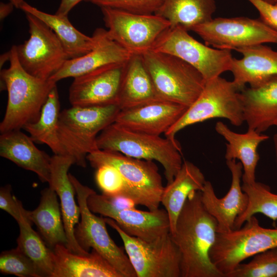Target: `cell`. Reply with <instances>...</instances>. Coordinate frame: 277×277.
Here are the masks:
<instances>
[{
  "instance_id": "4fadbf2b",
  "label": "cell",
  "mask_w": 277,
  "mask_h": 277,
  "mask_svg": "<svg viewBox=\"0 0 277 277\" xmlns=\"http://www.w3.org/2000/svg\"><path fill=\"white\" fill-rule=\"evenodd\" d=\"M191 31L200 36L206 45L219 49L231 50L267 43L277 44V31L261 19L217 17L193 27Z\"/></svg>"
},
{
  "instance_id": "9c48e42d",
  "label": "cell",
  "mask_w": 277,
  "mask_h": 277,
  "mask_svg": "<svg viewBox=\"0 0 277 277\" xmlns=\"http://www.w3.org/2000/svg\"><path fill=\"white\" fill-rule=\"evenodd\" d=\"M105 220L120 236L137 277H181V254L170 233L146 242L127 234L113 219Z\"/></svg>"
},
{
  "instance_id": "74e56055",
  "label": "cell",
  "mask_w": 277,
  "mask_h": 277,
  "mask_svg": "<svg viewBox=\"0 0 277 277\" xmlns=\"http://www.w3.org/2000/svg\"><path fill=\"white\" fill-rule=\"evenodd\" d=\"M100 8L109 7L126 12L140 14H155L163 0H87Z\"/></svg>"
},
{
  "instance_id": "f35d334b",
  "label": "cell",
  "mask_w": 277,
  "mask_h": 277,
  "mask_svg": "<svg viewBox=\"0 0 277 277\" xmlns=\"http://www.w3.org/2000/svg\"><path fill=\"white\" fill-rule=\"evenodd\" d=\"M0 208L11 215L17 222L21 220L26 211L22 203L12 195L10 185L1 188Z\"/></svg>"
},
{
  "instance_id": "8d00e7d4",
  "label": "cell",
  "mask_w": 277,
  "mask_h": 277,
  "mask_svg": "<svg viewBox=\"0 0 277 277\" xmlns=\"http://www.w3.org/2000/svg\"><path fill=\"white\" fill-rule=\"evenodd\" d=\"M90 210L94 213H99L105 217L111 212L135 208L136 202L125 196H108L94 192L87 200Z\"/></svg>"
},
{
  "instance_id": "ee69618b",
  "label": "cell",
  "mask_w": 277,
  "mask_h": 277,
  "mask_svg": "<svg viewBox=\"0 0 277 277\" xmlns=\"http://www.w3.org/2000/svg\"><path fill=\"white\" fill-rule=\"evenodd\" d=\"M9 1L12 3L16 8L21 9V6L25 2L24 0H9Z\"/></svg>"
},
{
  "instance_id": "e575fe53",
  "label": "cell",
  "mask_w": 277,
  "mask_h": 277,
  "mask_svg": "<svg viewBox=\"0 0 277 277\" xmlns=\"http://www.w3.org/2000/svg\"><path fill=\"white\" fill-rule=\"evenodd\" d=\"M225 277H277V247L253 256L247 263H241Z\"/></svg>"
},
{
  "instance_id": "7bdbcfd3",
  "label": "cell",
  "mask_w": 277,
  "mask_h": 277,
  "mask_svg": "<svg viewBox=\"0 0 277 277\" xmlns=\"http://www.w3.org/2000/svg\"><path fill=\"white\" fill-rule=\"evenodd\" d=\"M9 58H10V51H9L1 55V62H0L1 68H2V66H3V65L6 62V61H9Z\"/></svg>"
},
{
  "instance_id": "cb8c5ba5",
  "label": "cell",
  "mask_w": 277,
  "mask_h": 277,
  "mask_svg": "<svg viewBox=\"0 0 277 277\" xmlns=\"http://www.w3.org/2000/svg\"><path fill=\"white\" fill-rule=\"evenodd\" d=\"M215 130L227 142L225 154L226 161L238 160L242 163L243 183L251 184L255 182V170L260 160L258 148L261 143L269 138V136L249 128L245 133H237L221 121L215 124Z\"/></svg>"
},
{
  "instance_id": "f546056e",
  "label": "cell",
  "mask_w": 277,
  "mask_h": 277,
  "mask_svg": "<svg viewBox=\"0 0 277 277\" xmlns=\"http://www.w3.org/2000/svg\"><path fill=\"white\" fill-rule=\"evenodd\" d=\"M216 9L215 0H163L155 13L167 19L171 26L188 31L211 21Z\"/></svg>"
},
{
  "instance_id": "f1b7e54d",
  "label": "cell",
  "mask_w": 277,
  "mask_h": 277,
  "mask_svg": "<svg viewBox=\"0 0 277 277\" xmlns=\"http://www.w3.org/2000/svg\"><path fill=\"white\" fill-rule=\"evenodd\" d=\"M21 9L37 17L55 33L61 42L69 59L83 55L94 47V36H88L76 29L69 21L68 15L51 14L25 2Z\"/></svg>"
},
{
  "instance_id": "4dcf8cb0",
  "label": "cell",
  "mask_w": 277,
  "mask_h": 277,
  "mask_svg": "<svg viewBox=\"0 0 277 277\" xmlns=\"http://www.w3.org/2000/svg\"><path fill=\"white\" fill-rule=\"evenodd\" d=\"M60 102L56 86L49 93L38 120L26 125L25 129L36 143L46 144L54 154L66 155L58 135Z\"/></svg>"
},
{
  "instance_id": "ac0fdd59",
  "label": "cell",
  "mask_w": 277,
  "mask_h": 277,
  "mask_svg": "<svg viewBox=\"0 0 277 277\" xmlns=\"http://www.w3.org/2000/svg\"><path fill=\"white\" fill-rule=\"evenodd\" d=\"M187 107L163 100L131 108L121 109L114 122L134 131L151 135L165 133Z\"/></svg>"
},
{
  "instance_id": "2e32d148",
  "label": "cell",
  "mask_w": 277,
  "mask_h": 277,
  "mask_svg": "<svg viewBox=\"0 0 277 277\" xmlns=\"http://www.w3.org/2000/svg\"><path fill=\"white\" fill-rule=\"evenodd\" d=\"M226 165L231 174V183L226 195L218 198L211 183L208 181L201 191L204 207L217 221L218 232L234 229L236 218L245 211L248 204V196L241 184L243 173L242 163L232 160L226 161Z\"/></svg>"
},
{
  "instance_id": "ffe728a7",
  "label": "cell",
  "mask_w": 277,
  "mask_h": 277,
  "mask_svg": "<svg viewBox=\"0 0 277 277\" xmlns=\"http://www.w3.org/2000/svg\"><path fill=\"white\" fill-rule=\"evenodd\" d=\"M240 96L248 128L263 133L277 127V74L245 88Z\"/></svg>"
},
{
  "instance_id": "8fae6325",
  "label": "cell",
  "mask_w": 277,
  "mask_h": 277,
  "mask_svg": "<svg viewBox=\"0 0 277 277\" xmlns=\"http://www.w3.org/2000/svg\"><path fill=\"white\" fill-rule=\"evenodd\" d=\"M108 36L132 55H142L152 49L170 22L156 14H140L101 7Z\"/></svg>"
},
{
  "instance_id": "7a4b0ae2",
  "label": "cell",
  "mask_w": 277,
  "mask_h": 277,
  "mask_svg": "<svg viewBox=\"0 0 277 277\" xmlns=\"http://www.w3.org/2000/svg\"><path fill=\"white\" fill-rule=\"evenodd\" d=\"M10 51L9 66L1 71V81L8 93V101L1 133L21 130L36 122L42 108L56 83L43 80L28 73L18 61L16 46Z\"/></svg>"
},
{
  "instance_id": "d6a6232c",
  "label": "cell",
  "mask_w": 277,
  "mask_h": 277,
  "mask_svg": "<svg viewBox=\"0 0 277 277\" xmlns=\"http://www.w3.org/2000/svg\"><path fill=\"white\" fill-rule=\"evenodd\" d=\"M242 188L248 196V204L245 211L236 218L234 229L241 228L246 221L258 213L271 219L275 225L277 194L272 192L269 186L256 181L251 184L243 183Z\"/></svg>"
},
{
  "instance_id": "d590c367",
  "label": "cell",
  "mask_w": 277,
  "mask_h": 277,
  "mask_svg": "<svg viewBox=\"0 0 277 277\" xmlns=\"http://www.w3.org/2000/svg\"><path fill=\"white\" fill-rule=\"evenodd\" d=\"M0 272L19 277H40L32 260L17 247L2 252Z\"/></svg>"
},
{
  "instance_id": "60d3db41",
  "label": "cell",
  "mask_w": 277,
  "mask_h": 277,
  "mask_svg": "<svg viewBox=\"0 0 277 277\" xmlns=\"http://www.w3.org/2000/svg\"><path fill=\"white\" fill-rule=\"evenodd\" d=\"M87 0H61L56 14L68 15L69 12L78 3Z\"/></svg>"
},
{
  "instance_id": "f6af8a7d",
  "label": "cell",
  "mask_w": 277,
  "mask_h": 277,
  "mask_svg": "<svg viewBox=\"0 0 277 277\" xmlns=\"http://www.w3.org/2000/svg\"><path fill=\"white\" fill-rule=\"evenodd\" d=\"M273 144H274L275 156V162H276V165L277 167V131L273 136Z\"/></svg>"
},
{
  "instance_id": "83f0119b",
  "label": "cell",
  "mask_w": 277,
  "mask_h": 277,
  "mask_svg": "<svg viewBox=\"0 0 277 277\" xmlns=\"http://www.w3.org/2000/svg\"><path fill=\"white\" fill-rule=\"evenodd\" d=\"M26 216L35 224L47 246L52 250L57 245H67L60 204L57 194L50 187L41 192V198L37 208L26 210Z\"/></svg>"
},
{
  "instance_id": "7c38bea8",
  "label": "cell",
  "mask_w": 277,
  "mask_h": 277,
  "mask_svg": "<svg viewBox=\"0 0 277 277\" xmlns=\"http://www.w3.org/2000/svg\"><path fill=\"white\" fill-rule=\"evenodd\" d=\"M25 14L30 36L23 44L16 46L18 61L31 75L49 80L69 58L53 30L37 17Z\"/></svg>"
},
{
  "instance_id": "30bf717a",
  "label": "cell",
  "mask_w": 277,
  "mask_h": 277,
  "mask_svg": "<svg viewBox=\"0 0 277 277\" xmlns=\"http://www.w3.org/2000/svg\"><path fill=\"white\" fill-rule=\"evenodd\" d=\"M181 26H170L159 37L151 50L176 56L197 69L205 81L230 71L231 50L210 48L190 35Z\"/></svg>"
},
{
  "instance_id": "ab89813d",
  "label": "cell",
  "mask_w": 277,
  "mask_h": 277,
  "mask_svg": "<svg viewBox=\"0 0 277 277\" xmlns=\"http://www.w3.org/2000/svg\"><path fill=\"white\" fill-rule=\"evenodd\" d=\"M258 10L260 19L277 31V3L271 4L264 0H247Z\"/></svg>"
},
{
  "instance_id": "277c9868",
  "label": "cell",
  "mask_w": 277,
  "mask_h": 277,
  "mask_svg": "<svg viewBox=\"0 0 277 277\" xmlns=\"http://www.w3.org/2000/svg\"><path fill=\"white\" fill-rule=\"evenodd\" d=\"M116 105L72 106L61 111L58 135L66 155L75 165L86 167L87 155L98 149V133L114 122L120 111Z\"/></svg>"
},
{
  "instance_id": "e0dca14e",
  "label": "cell",
  "mask_w": 277,
  "mask_h": 277,
  "mask_svg": "<svg viewBox=\"0 0 277 277\" xmlns=\"http://www.w3.org/2000/svg\"><path fill=\"white\" fill-rule=\"evenodd\" d=\"M93 48L81 56L67 60L49 80L57 83L68 77H75L105 66L126 63L132 56L129 52L108 35L107 30L96 29L93 34Z\"/></svg>"
},
{
  "instance_id": "8992f818",
  "label": "cell",
  "mask_w": 277,
  "mask_h": 277,
  "mask_svg": "<svg viewBox=\"0 0 277 277\" xmlns=\"http://www.w3.org/2000/svg\"><path fill=\"white\" fill-rule=\"evenodd\" d=\"M216 118L226 119L236 127L245 122L240 91L233 81L220 76L206 81L198 97L164 134L177 141L175 135L183 129Z\"/></svg>"
},
{
  "instance_id": "603a6c76",
  "label": "cell",
  "mask_w": 277,
  "mask_h": 277,
  "mask_svg": "<svg viewBox=\"0 0 277 277\" xmlns=\"http://www.w3.org/2000/svg\"><path fill=\"white\" fill-rule=\"evenodd\" d=\"M52 277H123L95 250L86 254L74 253L62 244L53 249Z\"/></svg>"
},
{
  "instance_id": "5bb4252c",
  "label": "cell",
  "mask_w": 277,
  "mask_h": 277,
  "mask_svg": "<svg viewBox=\"0 0 277 277\" xmlns=\"http://www.w3.org/2000/svg\"><path fill=\"white\" fill-rule=\"evenodd\" d=\"M92 167H114L149 210L159 208L164 187L157 166L152 161L138 159L119 152L97 149L87 156Z\"/></svg>"
},
{
  "instance_id": "d4e9b609",
  "label": "cell",
  "mask_w": 277,
  "mask_h": 277,
  "mask_svg": "<svg viewBox=\"0 0 277 277\" xmlns=\"http://www.w3.org/2000/svg\"><path fill=\"white\" fill-rule=\"evenodd\" d=\"M160 100L142 55H132L125 66L118 106L121 110L128 109Z\"/></svg>"
},
{
  "instance_id": "bcb514c9",
  "label": "cell",
  "mask_w": 277,
  "mask_h": 277,
  "mask_svg": "<svg viewBox=\"0 0 277 277\" xmlns=\"http://www.w3.org/2000/svg\"><path fill=\"white\" fill-rule=\"evenodd\" d=\"M264 1L271 4H275L277 3V0H264Z\"/></svg>"
},
{
  "instance_id": "52a82bcc",
  "label": "cell",
  "mask_w": 277,
  "mask_h": 277,
  "mask_svg": "<svg viewBox=\"0 0 277 277\" xmlns=\"http://www.w3.org/2000/svg\"><path fill=\"white\" fill-rule=\"evenodd\" d=\"M277 247V228L261 226L253 215L239 229L217 232L210 251L212 263L225 276L245 260Z\"/></svg>"
},
{
  "instance_id": "3957f363",
  "label": "cell",
  "mask_w": 277,
  "mask_h": 277,
  "mask_svg": "<svg viewBox=\"0 0 277 277\" xmlns=\"http://www.w3.org/2000/svg\"><path fill=\"white\" fill-rule=\"evenodd\" d=\"M98 149L119 152L132 157L159 162L170 183L183 164L177 141L126 129L115 122L102 130L96 138Z\"/></svg>"
},
{
  "instance_id": "44dd1931",
  "label": "cell",
  "mask_w": 277,
  "mask_h": 277,
  "mask_svg": "<svg viewBox=\"0 0 277 277\" xmlns=\"http://www.w3.org/2000/svg\"><path fill=\"white\" fill-rule=\"evenodd\" d=\"M21 130L1 133L0 155L18 166L35 173L42 182L50 180L51 157L37 148Z\"/></svg>"
},
{
  "instance_id": "5b68a950",
  "label": "cell",
  "mask_w": 277,
  "mask_h": 277,
  "mask_svg": "<svg viewBox=\"0 0 277 277\" xmlns=\"http://www.w3.org/2000/svg\"><path fill=\"white\" fill-rule=\"evenodd\" d=\"M142 57L161 100L189 107L202 91L206 81L193 66L172 55L148 51Z\"/></svg>"
},
{
  "instance_id": "484cf974",
  "label": "cell",
  "mask_w": 277,
  "mask_h": 277,
  "mask_svg": "<svg viewBox=\"0 0 277 277\" xmlns=\"http://www.w3.org/2000/svg\"><path fill=\"white\" fill-rule=\"evenodd\" d=\"M206 182L200 169L185 161L173 180L164 187L161 203L169 216L171 234L175 230L178 216L189 195L193 191H201Z\"/></svg>"
},
{
  "instance_id": "4316f807",
  "label": "cell",
  "mask_w": 277,
  "mask_h": 277,
  "mask_svg": "<svg viewBox=\"0 0 277 277\" xmlns=\"http://www.w3.org/2000/svg\"><path fill=\"white\" fill-rule=\"evenodd\" d=\"M113 219L127 234L146 242H152L170 233V225L165 209L142 211L136 208L110 213Z\"/></svg>"
},
{
  "instance_id": "d6986e66",
  "label": "cell",
  "mask_w": 277,
  "mask_h": 277,
  "mask_svg": "<svg viewBox=\"0 0 277 277\" xmlns=\"http://www.w3.org/2000/svg\"><path fill=\"white\" fill-rule=\"evenodd\" d=\"M74 164L73 159L67 155L54 154L51 157L49 187L57 193L60 200L62 218L67 238V247L72 252L86 254L89 252L78 244L74 230L81 216L80 209L75 203V189L68 173L70 166Z\"/></svg>"
},
{
  "instance_id": "b9f144b4",
  "label": "cell",
  "mask_w": 277,
  "mask_h": 277,
  "mask_svg": "<svg viewBox=\"0 0 277 277\" xmlns=\"http://www.w3.org/2000/svg\"><path fill=\"white\" fill-rule=\"evenodd\" d=\"M14 7H15L14 5L10 2L7 3L1 2L0 3V19L1 21H3L12 12Z\"/></svg>"
},
{
  "instance_id": "ba28073f",
  "label": "cell",
  "mask_w": 277,
  "mask_h": 277,
  "mask_svg": "<svg viewBox=\"0 0 277 277\" xmlns=\"http://www.w3.org/2000/svg\"><path fill=\"white\" fill-rule=\"evenodd\" d=\"M69 177L74 187L81 212V221L74 230L78 244L86 251L90 248L97 251L123 277H137L127 255L110 236L105 217L96 216L88 207V196L95 192L71 174L69 173Z\"/></svg>"
},
{
  "instance_id": "1f68e13d",
  "label": "cell",
  "mask_w": 277,
  "mask_h": 277,
  "mask_svg": "<svg viewBox=\"0 0 277 277\" xmlns=\"http://www.w3.org/2000/svg\"><path fill=\"white\" fill-rule=\"evenodd\" d=\"M17 223L19 234L17 239V247L32 260L40 277H52L54 265L53 250L32 229V223L26 213Z\"/></svg>"
},
{
  "instance_id": "7402d4cb",
  "label": "cell",
  "mask_w": 277,
  "mask_h": 277,
  "mask_svg": "<svg viewBox=\"0 0 277 277\" xmlns=\"http://www.w3.org/2000/svg\"><path fill=\"white\" fill-rule=\"evenodd\" d=\"M243 55L241 59L233 58L230 71L233 82L241 91L247 84L254 85L277 74V51L262 44L239 48L235 50Z\"/></svg>"
},
{
  "instance_id": "836d02e7",
  "label": "cell",
  "mask_w": 277,
  "mask_h": 277,
  "mask_svg": "<svg viewBox=\"0 0 277 277\" xmlns=\"http://www.w3.org/2000/svg\"><path fill=\"white\" fill-rule=\"evenodd\" d=\"M96 169L95 179L102 194L108 196H127L134 200L137 205H142L138 195L116 168L109 165H103Z\"/></svg>"
},
{
  "instance_id": "9a60e30c",
  "label": "cell",
  "mask_w": 277,
  "mask_h": 277,
  "mask_svg": "<svg viewBox=\"0 0 277 277\" xmlns=\"http://www.w3.org/2000/svg\"><path fill=\"white\" fill-rule=\"evenodd\" d=\"M126 64L108 65L74 77L69 90L72 106L117 105Z\"/></svg>"
},
{
  "instance_id": "6da1fadb",
  "label": "cell",
  "mask_w": 277,
  "mask_h": 277,
  "mask_svg": "<svg viewBox=\"0 0 277 277\" xmlns=\"http://www.w3.org/2000/svg\"><path fill=\"white\" fill-rule=\"evenodd\" d=\"M217 232V221L204 207L201 191L192 192L170 234L181 254V277H225L210 257Z\"/></svg>"
}]
</instances>
